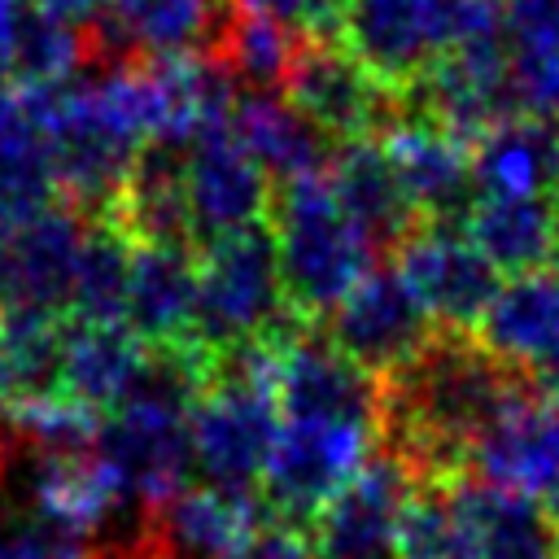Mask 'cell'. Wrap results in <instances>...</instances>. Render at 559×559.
Instances as JSON below:
<instances>
[{
	"label": "cell",
	"instance_id": "cell-18",
	"mask_svg": "<svg viewBox=\"0 0 559 559\" xmlns=\"http://www.w3.org/2000/svg\"><path fill=\"white\" fill-rule=\"evenodd\" d=\"M197 319V253L192 245H135L122 323L153 349H188Z\"/></svg>",
	"mask_w": 559,
	"mask_h": 559
},
{
	"label": "cell",
	"instance_id": "cell-42",
	"mask_svg": "<svg viewBox=\"0 0 559 559\" xmlns=\"http://www.w3.org/2000/svg\"><path fill=\"white\" fill-rule=\"evenodd\" d=\"M0 476H4V445H0Z\"/></svg>",
	"mask_w": 559,
	"mask_h": 559
},
{
	"label": "cell",
	"instance_id": "cell-2",
	"mask_svg": "<svg viewBox=\"0 0 559 559\" xmlns=\"http://www.w3.org/2000/svg\"><path fill=\"white\" fill-rule=\"evenodd\" d=\"M192 467L205 485L258 493L280 437L275 345H245L214 362L192 415Z\"/></svg>",
	"mask_w": 559,
	"mask_h": 559
},
{
	"label": "cell",
	"instance_id": "cell-19",
	"mask_svg": "<svg viewBox=\"0 0 559 559\" xmlns=\"http://www.w3.org/2000/svg\"><path fill=\"white\" fill-rule=\"evenodd\" d=\"M153 537L166 559H227L258 524V493H236L218 485H183L162 507L148 511Z\"/></svg>",
	"mask_w": 559,
	"mask_h": 559
},
{
	"label": "cell",
	"instance_id": "cell-37",
	"mask_svg": "<svg viewBox=\"0 0 559 559\" xmlns=\"http://www.w3.org/2000/svg\"><path fill=\"white\" fill-rule=\"evenodd\" d=\"M31 140H44V135L31 122V109L22 100V87L0 83V153L4 148H17V144H31Z\"/></svg>",
	"mask_w": 559,
	"mask_h": 559
},
{
	"label": "cell",
	"instance_id": "cell-30",
	"mask_svg": "<svg viewBox=\"0 0 559 559\" xmlns=\"http://www.w3.org/2000/svg\"><path fill=\"white\" fill-rule=\"evenodd\" d=\"M131 240L105 218H87L83 249L74 262L70 284V314L83 323H122L127 314V284H131Z\"/></svg>",
	"mask_w": 559,
	"mask_h": 559
},
{
	"label": "cell",
	"instance_id": "cell-17",
	"mask_svg": "<svg viewBox=\"0 0 559 559\" xmlns=\"http://www.w3.org/2000/svg\"><path fill=\"white\" fill-rule=\"evenodd\" d=\"M328 183L341 201V210L349 214V223L371 240V249H402V240L411 231L424 227V218L415 214L402 175L389 157V148L380 144V135L371 140H349L336 144L332 162H328Z\"/></svg>",
	"mask_w": 559,
	"mask_h": 559
},
{
	"label": "cell",
	"instance_id": "cell-36",
	"mask_svg": "<svg viewBox=\"0 0 559 559\" xmlns=\"http://www.w3.org/2000/svg\"><path fill=\"white\" fill-rule=\"evenodd\" d=\"M0 559H96V555L87 542H70V537H57L31 524L26 533L0 542Z\"/></svg>",
	"mask_w": 559,
	"mask_h": 559
},
{
	"label": "cell",
	"instance_id": "cell-15",
	"mask_svg": "<svg viewBox=\"0 0 559 559\" xmlns=\"http://www.w3.org/2000/svg\"><path fill=\"white\" fill-rule=\"evenodd\" d=\"M380 144L389 148L415 214L437 227H463L467 210L480 197L476 179H472V148L459 144L454 135H445L441 127L402 118V114L380 135Z\"/></svg>",
	"mask_w": 559,
	"mask_h": 559
},
{
	"label": "cell",
	"instance_id": "cell-31",
	"mask_svg": "<svg viewBox=\"0 0 559 559\" xmlns=\"http://www.w3.org/2000/svg\"><path fill=\"white\" fill-rule=\"evenodd\" d=\"M397 555L402 559H476L467 520H463L450 485H415V493L402 511Z\"/></svg>",
	"mask_w": 559,
	"mask_h": 559
},
{
	"label": "cell",
	"instance_id": "cell-20",
	"mask_svg": "<svg viewBox=\"0 0 559 559\" xmlns=\"http://www.w3.org/2000/svg\"><path fill=\"white\" fill-rule=\"evenodd\" d=\"M105 218L131 245H197L183 192V144H144Z\"/></svg>",
	"mask_w": 559,
	"mask_h": 559
},
{
	"label": "cell",
	"instance_id": "cell-9",
	"mask_svg": "<svg viewBox=\"0 0 559 559\" xmlns=\"http://www.w3.org/2000/svg\"><path fill=\"white\" fill-rule=\"evenodd\" d=\"M323 323V336L380 380L406 367L437 332L397 266H371Z\"/></svg>",
	"mask_w": 559,
	"mask_h": 559
},
{
	"label": "cell",
	"instance_id": "cell-27",
	"mask_svg": "<svg viewBox=\"0 0 559 559\" xmlns=\"http://www.w3.org/2000/svg\"><path fill=\"white\" fill-rule=\"evenodd\" d=\"M105 17L127 57L166 61L210 52L227 9L218 0H122Z\"/></svg>",
	"mask_w": 559,
	"mask_h": 559
},
{
	"label": "cell",
	"instance_id": "cell-29",
	"mask_svg": "<svg viewBox=\"0 0 559 559\" xmlns=\"http://www.w3.org/2000/svg\"><path fill=\"white\" fill-rule=\"evenodd\" d=\"M297 48H301V39H293L275 22L231 4L223 26H218V35H214L210 57L227 70V79L240 92H280Z\"/></svg>",
	"mask_w": 559,
	"mask_h": 559
},
{
	"label": "cell",
	"instance_id": "cell-41",
	"mask_svg": "<svg viewBox=\"0 0 559 559\" xmlns=\"http://www.w3.org/2000/svg\"><path fill=\"white\" fill-rule=\"evenodd\" d=\"M550 205H555V236H559V188H555V197H550Z\"/></svg>",
	"mask_w": 559,
	"mask_h": 559
},
{
	"label": "cell",
	"instance_id": "cell-32",
	"mask_svg": "<svg viewBox=\"0 0 559 559\" xmlns=\"http://www.w3.org/2000/svg\"><path fill=\"white\" fill-rule=\"evenodd\" d=\"M57 197H61V188H57V170H52L44 140L0 153V231L52 210Z\"/></svg>",
	"mask_w": 559,
	"mask_h": 559
},
{
	"label": "cell",
	"instance_id": "cell-35",
	"mask_svg": "<svg viewBox=\"0 0 559 559\" xmlns=\"http://www.w3.org/2000/svg\"><path fill=\"white\" fill-rule=\"evenodd\" d=\"M511 52H559V0H502Z\"/></svg>",
	"mask_w": 559,
	"mask_h": 559
},
{
	"label": "cell",
	"instance_id": "cell-21",
	"mask_svg": "<svg viewBox=\"0 0 559 559\" xmlns=\"http://www.w3.org/2000/svg\"><path fill=\"white\" fill-rule=\"evenodd\" d=\"M476 341L520 376L546 349H555L559 345V262L507 275L476 323Z\"/></svg>",
	"mask_w": 559,
	"mask_h": 559
},
{
	"label": "cell",
	"instance_id": "cell-34",
	"mask_svg": "<svg viewBox=\"0 0 559 559\" xmlns=\"http://www.w3.org/2000/svg\"><path fill=\"white\" fill-rule=\"evenodd\" d=\"M515 114L559 122V52H511Z\"/></svg>",
	"mask_w": 559,
	"mask_h": 559
},
{
	"label": "cell",
	"instance_id": "cell-1",
	"mask_svg": "<svg viewBox=\"0 0 559 559\" xmlns=\"http://www.w3.org/2000/svg\"><path fill=\"white\" fill-rule=\"evenodd\" d=\"M380 384V450L393 454L415 485L463 480L485 428L524 393L520 371L498 362L476 332H432V341Z\"/></svg>",
	"mask_w": 559,
	"mask_h": 559
},
{
	"label": "cell",
	"instance_id": "cell-23",
	"mask_svg": "<svg viewBox=\"0 0 559 559\" xmlns=\"http://www.w3.org/2000/svg\"><path fill=\"white\" fill-rule=\"evenodd\" d=\"M153 362V349L127 323H66V354H61V393L92 406L96 415L114 411L135 393Z\"/></svg>",
	"mask_w": 559,
	"mask_h": 559
},
{
	"label": "cell",
	"instance_id": "cell-28",
	"mask_svg": "<svg viewBox=\"0 0 559 559\" xmlns=\"http://www.w3.org/2000/svg\"><path fill=\"white\" fill-rule=\"evenodd\" d=\"M66 319L48 310L0 306V415L61 393Z\"/></svg>",
	"mask_w": 559,
	"mask_h": 559
},
{
	"label": "cell",
	"instance_id": "cell-16",
	"mask_svg": "<svg viewBox=\"0 0 559 559\" xmlns=\"http://www.w3.org/2000/svg\"><path fill=\"white\" fill-rule=\"evenodd\" d=\"M467 476L546 498L559 485V402L537 397L524 384V393L476 441Z\"/></svg>",
	"mask_w": 559,
	"mask_h": 559
},
{
	"label": "cell",
	"instance_id": "cell-33",
	"mask_svg": "<svg viewBox=\"0 0 559 559\" xmlns=\"http://www.w3.org/2000/svg\"><path fill=\"white\" fill-rule=\"evenodd\" d=\"M236 4L275 22L280 31H288L301 44L336 39L341 35V13H345V0H236Z\"/></svg>",
	"mask_w": 559,
	"mask_h": 559
},
{
	"label": "cell",
	"instance_id": "cell-13",
	"mask_svg": "<svg viewBox=\"0 0 559 559\" xmlns=\"http://www.w3.org/2000/svg\"><path fill=\"white\" fill-rule=\"evenodd\" d=\"M26 502H31L35 528L70 537V542H96L100 533H109L114 520L135 511V502L122 493L118 476L105 467V459L96 450L35 454L31 480H26Z\"/></svg>",
	"mask_w": 559,
	"mask_h": 559
},
{
	"label": "cell",
	"instance_id": "cell-11",
	"mask_svg": "<svg viewBox=\"0 0 559 559\" xmlns=\"http://www.w3.org/2000/svg\"><path fill=\"white\" fill-rule=\"evenodd\" d=\"M393 266L402 271V280L411 284L437 332H476L480 314L489 310L502 284V275L467 240L463 227H437V223L411 231L393 253Z\"/></svg>",
	"mask_w": 559,
	"mask_h": 559
},
{
	"label": "cell",
	"instance_id": "cell-14",
	"mask_svg": "<svg viewBox=\"0 0 559 559\" xmlns=\"http://www.w3.org/2000/svg\"><path fill=\"white\" fill-rule=\"evenodd\" d=\"M87 218L74 205H52L0 231V306L4 310H70L74 262Z\"/></svg>",
	"mask_w": 559,
	"mask_h": 559
},
{
	"label": "cell",
	"instance_id": "cell-4",
	"mask_svg": "<svg viewBox=\"0 0 559 559\" xmlns=\"http://www.w3.org/2000/svg\"><path fill=\"white\" fill-rule=\"evenodd\" d=\"M271 236L297 319H328L376 266L371 240L341 210L328 170L280 183L271 197Z\"/></svg>",
	"mask_w": 559,
	"mask_h": 559
},
{
	"label": "cell",
	"instance_id": "cell-3",
	"mask_svg": "<svg viewBox=\"0 0 559 559\" xmlns=\"http://www.w3.org/2000/svg\"><path fill=\"white\" fill-rule=\"evenodd\" d=\"M306 328L288 306L275 236L271 227H249L223 240H210L197 253V319L192 345L218 362L245 345H280Z\"/></svg>",
	"mask_w": 559,
	"mask_h": 559
},
{
	"label": "cell",
	"instance_id": "cell-5",
	"mask_svg": "<svg viewBox=\"0 0 559 559\" xmlns=\"http://www.w3.org/2000/svg\"><path fill=\"white\" fill-rule=\"evenodd\" d=\"M380 432L358 424H323V419H280L275 450L262 472V507L293 528H310V520L362 472L376 454Z\"/></svg>",
	"mask_w": 559,
	"mask_h": 559
},
{
	"label": "cell",
	"instance_id": "cell-38",
	"mask_svg": "<svg viewBox=\"0 0 559 559\" xmlns=\"http://www.w3.org/2000/svg\"><path fill=\"white\" fill-rule=\"evenodd\" d=\"M537 397H550V402H559V345L555 349H546L524 376H520Z\"/></svg>",
	"mask_w": 559,
	"mask_h": 559
},
{
	"label": "cell",
	"instance_id": "cell-22",
	"mask_svg": "<svg viewBox=\"0 0 559 559\" xmlns=\"http://www.w3.org/2000/svg\"><path fill=\"white\" fill-rule=\"evenodd\" d=\"M231 131L275 188L323 175L336 153L332 140L284 92H240L231 109Z\"/></svg>",
	"mask_w": 559,
	"mask_h": 559
},
{
	"label": "cell",
	"instance_id": "cell-12",
	"mask_svg": "<svg viewBox=\"0 0 559 559\" xmlns=\"http://www.w3.org/2000/svg\"><path fill=\"white\" fill-rule=\"evenodd\" d=\"M411 493V472L393 454L376 450L362 472L310 520L314 559H402L397 533Z\"/></svg>",
	"mask_w": 559,
	"mask_h": 559
},
{
	"label": "cell",
	"instance_id": "cell-39",
	"mask_svg": "<svg viewBox=\"0 0 559 559\" xmlns=\"http://www.w3.org/2000/svg\"><path fill=\"white\" fill-rule=\"evenodd\" d=\"M39 9H48L52 17H61V22H70V26H92L96 17H100V0H35Z\"/></svg>",
	"mask_w": 559,
	"mask_h": 559
},
{
	"label": "cell",
	"instance_id": "cell-43",
	"mask_svg": "<svg viewBox=\"0 0 559 559\" xmlns=\"http://www.w3.org/2000/svg\"><path fill=\"white\" fill-rule=\"evenodd\" d=\"M114 4H122V0H114Z\"/></svg>",
	"mask_w": 559,
	"mask_h": 559
},
{
	"label": "cell",
	"instance_id": "cell-40",
	"mask_svg": "<svg viewBox=\"0 0 559 559\" xmlns=\"http://www.w3.org/2000/svg\"><path fill=\"white\" fill-rule=\"evenodd\" d=\"M542 502H546V511H550V520H555V528H559V485H555V489H550Z\"/></svg>",
	"mask_w": 559,
	"mask_h": 559
},
{
	"label": "cell",
	"instance_id": "cell-25",
	"mask_svg": "<svg viewBox=\"0 0 559 559\" xmlns=\"http://www.w3.org/2000/svg\"><path fill=\"white\" fill-rule=\"evenodd\" d=\"M476 559H559V528L542 498L463 476L450 485Z\"/></svg>",
	"mask_w": 559,
	"mask_h": 559
},
{
	"label": "cell",
	"instance_id": "cell-8",
	"mask_svg": "<svg viewBox=\"0 0 559 559\" xmlns=\"http://www.w3.org/2000/svg\"><path fill=\"white\" fill-rule=\"evenodd\" d=\"M275 402L280 419L358 424L380 432L384 384L306 323L275 345Z\"/></svg>",
	"mask_w": 559,
	"mask_h": 559
},
{
	"label": "cell",
	"instance_id": "cell-10",
	"mask_svg": "<svg viewBox=\"0 0 559 559\" xmlns=\"http://www.w3.org/2000/svg\"><path fill=\"white\" fill-rule=\"evenodd\" d=\"M183 192H188L192 240L210 245V240L262 227L271 218L275 183L249 157V148L236 140L227 122V127L201 131L183 148Z\"/></svg>",
	"mask_w": 559,
	"mask_h": 559
},
{
	"label": "cell",
	"instance_id": "cell-6",
	"mask_svg": "<svg viewBox=\"0 0 559 559\" xmlns=\"http://www.w3.org/2000/svg\"><path fill=\"white\" fill-rule=\"evenodd\" d=\"M332 144L384 135L402 114V92L380 83L341 39H310L297 48L280 87Z\"/></svg>",
	"mask_w": 559,
	"mask_h": 559
},
{
	"label": "cell",
	"instance_id": "cell-26",
	"mask_svg": "<svg viewBox=\"0 0 559 559\" xmlns=\"http://www.w3.org/2000/svg\"><path fill=\"white\" fill-rule=\"evenodd\" d=\"M463 231L498 275L550 266L559 253L550 197H476Z\"/></svg>",
	"mask_w": 559,
	"mask_h": 559
},
{
	"label": "cell",
	"instance_id": "cell-24",
	"mask_svg": "<svg viewBox=\"0 0 559 559\" xmlns=\"http://www.w3.org/2000/svg\"><path fill=\"white\" fill-rule=\"evenodd\" d=\"M472 179L480 197H555L559 122L511 114L472 144Z\"/></svg>",
	"mask_w": 559,
	"mask_h": 559
},
{
	"label": "cell",
	"instance_id": "cell-7",
	"mask_svg": "<svg viewBox=\"0 0 559 559\" xmlns=\"http://www.w3.org/2000/svg\"><path fill=\"white\" fill-rule=\"evenodd\" d=\"M454 17L459 0H345L336 39L402 92L454 48Z\"/></svg>",
	"mask_w": 559,
	"mask_h": 559
}]
</instances>
